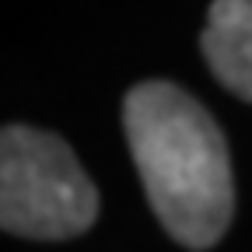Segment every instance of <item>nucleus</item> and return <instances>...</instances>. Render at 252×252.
<instances>
[{
  "instance_id": "obj_1",
  "label": "nucleus",
  "mask_w": 252,
  "mask_h": 252,
  "mask_svg": "<svg viewBox=\"0 0 252 252\" xmlns=\"http://www.w3.org/2000/svg\"><path fill=\"white\" fill-rule=\"evenodd\" d=\"M123 126L151 210L182 249H214L235 214L228 140L189 91L144 81L123 102Z\"/></svg>"
},
{
  "instance_id": "obj_2",
  "label": "nucleus",
  "mask_w": 252,
  "mask_h": 252,
  "mask_svg": "<svg viewBox=\"0 0 252 252\" xmlns=\"http://www.w3.org/2000/svg\"><path fill=\"white\" fill-rule=\"evenodd\" d=\"M98 217V189L56 133L4 126L0 133V224L21 238L60 242Z\"/></svg>"
},
{
  "instance_id": "obj_3",
  "label": "nucleus",
  "mask_w": 252,
  "mask_h": 252,
  "mask_svg": "<svg viewBox=\"0 0 252 252\" xmlns=\"http://www.w3.org/2000/svg\"><path fill=\"white\" fill-rule=\"evenodd\" d=\"M200 46L214 77L252 102V0H214Z\"/></svg>"
}]
</instances>
